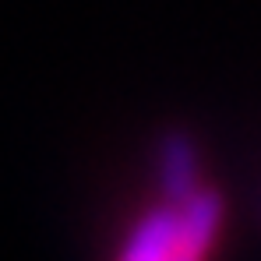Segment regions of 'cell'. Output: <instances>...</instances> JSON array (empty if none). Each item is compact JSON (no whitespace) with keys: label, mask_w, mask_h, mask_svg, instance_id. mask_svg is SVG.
Instances as JSON below:
<instances>
[{"label":"cell","mask_w":261,"mask_h":261,"mask_svg":"<svg viewBox=\"0 0 261 261\" xmlns=\"http://www.w3.org/2000/svg\"><path fill=\"white\" fill-rule=\"evenodd\" d=\"M219 216H222V198L216 191H194L184 205H176V261H194L208 251L216 240Z\"/></svg>","instance_id":"1"},{"label":"cell","mask_w":261,"mask_h":261,"mask_svg":"<svg viewBox=\"0 0 261 261\" xmlns=\"http://www.w3.org/2000/svg\"><path fill=\"white\" fill-rule=\"evenodd\" d=\"M159 187L170 205H184L198 191V152L187 134H166L159 145Z\"/></svg>","instance_id":"2"},{"label":"cell","mask_w":261,"mask_h":261,"mask_svg":"<svg viewBox=\"0 0 261 261\" xmlns=\"http://www.w3.org/2000/svg\"><path fill=\"white\" fill-rule=\"evenodd\" d=\"M173 251H176V205L166 201L163 208L148 212L130 229L120 258L124 261H163V258H173Z\"/></svg>","instance_id":"3"}]
</instances>
